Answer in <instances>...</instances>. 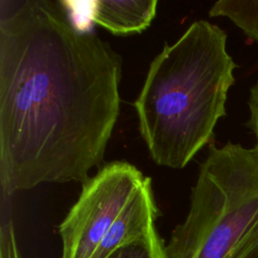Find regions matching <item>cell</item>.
Listing matches in <instances>:
<instances>
[{
    "label": "cell",
    "instance_id": "cell-1",
    "mask_svg": "<svg viewBox=\"0 0 258 258\" xmlns=\"http://www.w3.org/2000/svg\"><path fill=\"white\" fill-rule=\"evenodd\" d=\"M0 20L2 196L86 182L120 113L122 58L61 2L26 0Z\"/></svg>",
    "mask_w": 258,
    "mask_h": 258
},
{
    "label": "cell",
    "instance_id": "cell-2",
    "mask_svg": "<svg viewBox=\"0 0 258 258\" xmlns=\"http://www.w3.org/2000/svg\"><path fill=\"white\" fill-rule=\"evenodd\" d=\"M236 67L226 32L207 20L192 22L152 59L133 106L157 165L181 169L210 142Z\"/></svg>",
    "mask_w": 258,
    "mask_h": 258
},
{
    "label": "cell",
    "instance_id": "cell-3",
    "mask_svg": "<svg viewBox=\"0 0 258 258\" xmlns=\"http://www.w3.org/2000/svg\"><path fill=\"white\" fill-rule=\"evenodd\" d=\"M166 258H258V154L211 145L188 213L165 244Z\"/></svg>",
    "mask_w": 258,
    "mask_h": 258
},
{
    "label": "cell",
    "instance_id": "cell-4",
    "mask_svg": "<svg viewBox=\"0 0 258 258\" xmlns=\"http://www.w3.org/2000/svg\"><path fill=\"white\" fill-rule=\"evenodd\" d=\"M146 177L133 164L114 161L84 182L78 200L58 226L60 258H91Z\"/></svg>",
    "mask_w": 258,
    "mask_h": 258
},
{
    "label": "cell",
    "instance_id": "cell-5",
    "mask_svg": "<svg viewBox=\"0 0 258 258\" xmlns=\"http://www.w3.org/2000/svg\"><path fill=\"white\" fill-rule=\"evenodd\" d=\"M158 209L151 178L146 177L135 196L109 228L91 258H108L117 249L156 232Z\"/></svg>",
    "mask_w": 258,
    "mask_h": 258
},
{
    "label": "cell",
    "instance_id": "cell-6",
    "mask_svg": "<svg viewBox=\"0 0 258 258\" xmlns=\"http://www.w3.org/2000/svg\"><path fill=\"white\" fill-rule=\"evenodd\" d=\"M156 6V0H98L93 2L90 17L115 35H130L151 24Z\"/></svg>",
    "mask_w": 258,
    "mask_h": 258
},
{
    "label": "cell",
    "instance_id": "cell-7",
    "mask_svg": "<svg viewBox=\"0 0 258 258\" xmlns=\"http://www.w3.org/2000/svg\"><path fill=\"white\" fill-rule=\"evenodd\" d=\"M211 17L229 18L248 37L258 42V0H220L209 10Z\"/></svg>",
    "mask_w": 258,
    "mask_h": 258
},
{
    "label": "cell",
    "instance_id": "cell-8",
    "mask_svg": "<svg viewBox=\"0 0 258 258\" xmlns=\"http://www.w3.org/2000/svg\"><path fill=\"white\" fill-rule=\"evenodd\" d=\"M108 258H166L164 241L157 231L117 249Z\"/></svg>",
    "mask_w": 258,
    "mask_h": 258
},
{
    "label": "cell",
    "instance_id": "cell-9",
    "mask_svg": "<svg viewBox=\"0 0 258 258\" xmlns=\"http://www.w3.org/2000/svg\"><path fill=\"white\" fill-rule=\"evenodd\" d=\"M248 106H249L250 117L247 122V127L253 132L255 136L256 145L254 149L258 154V81L250 90Z\"/></svg>",
    "mask_w": 258,
    "mask_h": 258
}]
</instances>
